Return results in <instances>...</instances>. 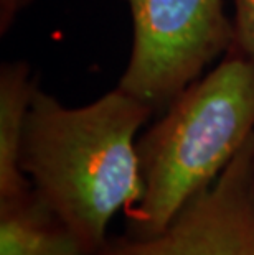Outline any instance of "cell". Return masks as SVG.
Instances as JSON below:
<instances>
[{
    "label": "cell",
    "instance_id": "1",
    "mask_svg": "<svg viewBox=\"0 0 254 255\" xmlns=\"http://www.w3.org/2000/svg\"><path fill=\"white\" fill-rule=\"evenodd\" d=\"M154 109L117 86L81 107L40 88L31 99L20 165L43 203L98 255L107 226L134 208L144 184L137 133Z\"/></svg>",
    "mask_w": 254,
    "mask_h": 255
},
{
    "label": "cell",
    "instance_id": "8",
    "mask_svg": "<svg viewBox=\"0 0 254 255\" xmlns=\"http://www.w3.org/2000/svg\"><path fill=\"white\" fill-rule=\"evenodd\" d=\"M35 0H0V35H5L12 28L15 20Z\"/></svg>",
    "mask_w": 254,
    "mask_h": 255
},
{
    "label": "cell",
    "instance_id": "7",
    "mask_svg": "<svg viewBox=\"0 0 254 255\" xmlns=\"http://www.w3.org/2000/svg\"><path fill=\"white\" fill-rule=\"evenodd\" d=\"M233 46L254 64V0H233Z\"/></svg>",
    "mask_w": 254,
    "mask_h": 255
},
{
    "label": "cell",
    "instance_id": "3",
    "mask_svg": "<svg viewBox=\"0 0 254 255\" xmlns=\"http://www.w3.org/2000/svg\"><path fill=\"white\" fill-rule=\"evenodd\" d=\"M132 50L119 88L164 109L235 40L223 0H124Z\"/></svg>",
    "mask_w": 254,
    "mask_h": 255
},
{
    "label": "cell",
    "instance_id": "5",
    "mask_svg": "<svg viewBox=\"0 0 254 255\" xmlns=\"http://www.w3.org/2000/svg\"><path fill=\"white\" fill-rule=\"evenodd\" d=\"M0 255H93L33 188L0 201Z\"/></svg>",
    "mask_w": 254,
    "mask_h": 255
},
{
    "label": "cell",
    "instance_id": "4",
    "mask_svg": "<svg viewBox=\"0 0 254 255\" xmlns=\"http://www.w3.org/2000/svg\"><path fill=\"white\" fill-rule=\"evenodd\" d=\"M98 255H254V133L164 232L114 239Z\"/></svg>",
    "mask_w": 254,
    "mask_h": 255
},
{
    "label": "cell",
    "instance_id": "6",
    "mask_svg": "<svg viewBox=\"0 0 254 255\" xmlns=\"http://www.w3.org/2000/svg\"><path fill=\"white\" fill-rule=\"evenodd\" d=\"M36 89L28 63L7 61L0 66V201L31 189L20 156L26 116Z\"/></svg>",
    "mask_w": 254,
    "mask_h": 255
},
{
    "label": "cell",
    "instance_id": "2",
    "mask_svg": "<svg viewBox=\"0 0 254 255\" xmlns=\"http://www.w3.org/2000/svg\"><path fill=\"white\" fill-rule=\"evenodd\" d=\"M165 109L137 140L144 191L126 213L127 237L164 232L254 133V64L231 45L218 66L188 84Z\"/></svg>",
    "mask_w": 254,
    "mask_h": 255
}]
</instances>
